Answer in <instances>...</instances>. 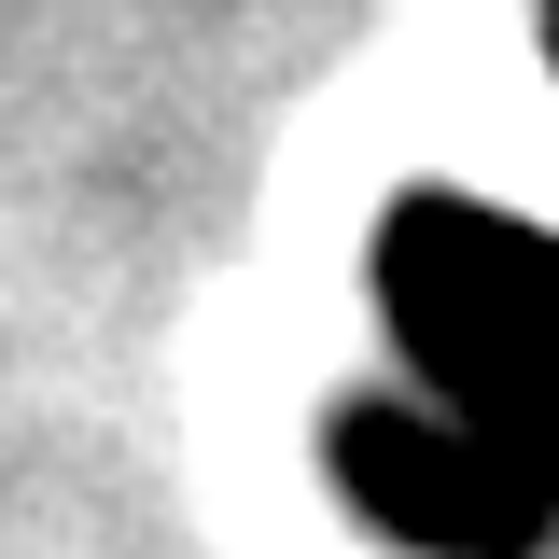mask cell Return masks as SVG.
Here are the masks:
<instances>
[{
    "label": "cell",
    "instance_id": "6da1fadb",
    "mask_svg": "<svg viewBox=\"0 0 559 559\" xmlns=\"http://www.w3.org/2000/svg\"><path fill=\"white\" fill-rule=\"evenodd\" d=\"M378 308H392L433 406L559 476V238L546 224H518L489 197H406L378 224Z\"/></svg>",
    "mask_w": 559,
    "mask_h": 559
},
{
    "label": "cell",
    "instance_id": "7a4b0ae2",
    "mask_svg": "<svg viewBox=\"0 0 559 559\" xmlns=\"http://www.w3.org/2000/svg\"><path fill=\"white\" fill-rule=\"evenodd\" d=\"M336 476L378 532H406L433 559H532L559 532V476L532 448H503L448 406H349L336 419Z\"/></svg>",
    "mask_w": 559,
    "mask_h": 559
},
{
    "label": "cell",
    "instance_id": "3957f363",
    "mask_svg": "<svg viewBox=\"0 0 559 559\" xmlns=\"http://www.w3.org/2000/svg\"><path fill=\"white\" fill-rule=\"evenodd\" d=\"M546 57H559V0H546Z\"/></svg>",
    "mask_w": 559,
    "mask_h": 559
}]
</instances>
